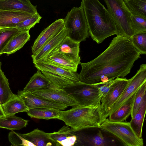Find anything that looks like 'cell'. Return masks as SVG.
<instances>
[{
  "mask_svg": "<svg viewBox=\"0 0 146 146\" xmlns=\"http://www.w3.org/2000/svg\"><path fill=\"white\" fill-rule=\"evenodd\" d=\"M131 20L134 35L146 32V17L132 14Z\"/></svg>",
  "mask_w": 146,
  "mask_h": 146,
  "instance_id": "836d02e7",
  "label": "cell"
},
{
  "mask_svg": "<svg viewBox=\"0 0 146 146\" xmlns=\"http://www.w3.org/2000/svg\"><path fill=\"white\" fill-rule=\"evenodd\" d=\"M137 91L121 107L110 115L108 118L109 121L115 122L124 121L131 115L133 104Z\"/></svg>",
  "mask_w": 146,
  "mask_h": 146,
  "instance_id": "44dd1931",
  "label": "cell"
},
{
  "mask_svg": "<svg viewBox=\"0 0 146 146\" xmlns=\"http://www.w3.org/2000/svg\"><path fill=\"white\" fill-rule=\"evenodd\" d=\"M2 64V63L1 62H0V69L1 68V66Z\"/></svg>",
  "mask_w": 146,
  "mask_h": 146,
  "instance_id": "f35d334b",
  "label": "cell"
},
{
  "mask_svg": "<svg viewBox=\"0 0 146 146\" xmlns=\"http://www.w3.org/2000/svg\"><path fill=\"white\" fill-rule=\"evenodd\" d=\"M30 92L44 100L68 106L74 107L78 104L77 102L68 95L63 89L47 88L35 90Z\"/></svg>",
  "mask_w": 146,
  "mask_h": 146,
  "instance_id": "8fae6325",
  "label": "cell"
},
{
  "mask_svg": "<svg viewBox=\"0 0 146 146\" xmlns=\"http://www.w3.org/2000/svg\"><path fill=\"white\" fill-rule=\"evenodd\" d=\"M90 35L98 44L113 35H117L115 24L108 11L98 0H83Z\"/></svg>",
  "mask_w": 146,
  "mask_h": 146,
  "instance_id": "7a4b0ae2",
  "label": "cell"
},
{
  "mask_svg": "<svg viewBox=\"0 0 146 146\" xmlns=\"http://www.w3.org/2000/svg\"></svg>",
  "mask_w": 146,
  "mask_h": 146,
  "instance_id": "60d3db41",
  "label": "cell"
},
{
  "mask_svg": "<svg viewBox=\"0 0 146 146\" xmlns=\"http://www.w3.org/2000/svg\"><path fill=\"white\" fill-rule=\"evenodd\" d=\"M19 31L15 28L0 29V55L10 39Z\"/></svg>",
  "mask_w": 146,
  "mask_h": 146,
  "instance_id": "d6a6232c",
  "label": "cell"
},
{
  "mask_svg": "<svg viewBox=\"0 0 146 146\" xmlns=\"http://www.w3.org/2000/svg\"><path fill=\"white\" fill-rule=\"evenodd\" d=\"M64 27L63 19H58L43 30L35 41L32 47V55L36 54Z\"/></svg>",
  "mask_w": 146,
  "mask_h": 146,
  "instance_id": "4fadbf2b",
  "label": "cell"
},
{
  "mask_svg": "<svg viewBox=\"0 0 146 146\" xmlns=\"http://www.w3.org/2000/svg\"><path fill=\"white\" fill-rule=\"evenodd\" d=\"M42 18V17L37 13L19 23L15 28L20 31H29L31 28L39 23Z\"/></svg>",
  "mask_w": 146,
  "mask_h": 146,
  "instance_id": "e575fe53",
  "label": "cell"
},
{
  "mask_svg": "<svg viewBox=\"0 0 146 146\" xmlns=\"http://www.w3.org/2000/svg\"><path fill=\"white\" fill-rule=\"evenodd\" d=\"M133 15L146 17V0H123Z\"/></svg>",
  "mask_w": 146,
  "mask_h": 146,
  "instance_id": "4dcf8cb0",
  "label": "cell"
},
{
  "mask_svg": "<svg viewBox=\"0 0 146 146\" xmlns=\"http://www.w3.org/2000/svg\"><path fill=\"white\" fill-rule=\"evenodd\" d=\"M33 15L24 12L0 9V29L15 28L17 24Z\"/></svg>",
  "mask_w": 146,
  "mask_h": 146,
  "instance_id": "e0dca14e",
  "label": "cell"
},
{
  "mask_svg": "<svg viewBox=\"0 0 146 146\" xmlns=\"http://www.w3.org/2000/svg\"><path fill=\"white\" fill-rule=\"evenodd\" d=\"M146 82H144L137 90L134 98L132 112L131 118L138 111L142 104L144 95L146 94Z\"/></svg>",
  "mask_w": 146,
  "mask_h": 146,
  "instance_id": "d590c367",
  "label": "cell"
},
{
  "mask_svg": "<svg viewBox=\"0 0 146 146\" xmlns=\"http://www.w3.org/2000/svg\"><path fill=\"white\" fill-rule=\"evenodd\" d=\"M71 128L64 126L58 131L49 133V137L62 146H73L76 136L71 133Z\"/></svg>",
  "mask_w": 146,
  "mask_h": 146,
  "instance_id": "7402d4cb",
  "label": "cell"
},
{
  "mask_svg": "<svg viewBox=\"0 0 146 146\" xmlns=\"http://www.w3.org/2000/svg\"><path fill=\"white\" fill-rule=\"evenodd\" d=\"M129 39L141 54H146V32L134 34Z\"/></svg>",
  "mask_w": 146,
  "mask_h": 146,
  "instance_id": "1f68e13d",
  "label": "cell"
},
{
  "mask_svg": "<svg viewBox=\"0 0 146 146\" xmlns=\"http://www.w3.org/2000/svg\"><path fill=\"white\" fill-rule=\"evenodd\" d=\"M129 82V79L123 78L102 97L99 110L103 122L110 114L112 106L122 94Z\"/></svg>",
  "mask_w": 146,
  "mask_h": 146,
  "instance_id": "9c48e42d",
  "label": "cell"
},
{
  "mask_svg": "<svg viewBox=\"0 0 146 146\" xmlns=\"http://www.w3.org/2000/svg\"><path fill=\"white\" fill-rule=\"evenodd\" d=\"M140 54L129 38L119 35L114 37L108 48L96 58L80 62V81L99 85L129 74Z\"/></svg>",
  "mask_w": 146,
  "mask_h": 146,
  "instance_id": "6da1fadb",
  "label": "cell"
},
{
  "mask_svg": "<svg viewBox=\"0 0 146 146\" xmlns=\"http://www.w3.org/2000/svg\"><path fill=\"white\" fill-rule=\"evenodd\" d=\"M80 45V42L74 41L66 36L60 45L51 53H60L78 65L81 62L79 55Z\"/></svg>",
  "mask_w": 146,
  "mask_h": 146,
  "instance_id": "9a60e30c",
  "label": "cell"
},
{
  "mask_svg": "<svg viewBox=\"0 0 146 146\" xmlns=\"http://www.w3.org/2000/svg\"><path fill=\"white\" fill-rule=\"evenodd\" d=\"M21 135L30 141L29 146H57V143L49 137V133L38 128Z\"/></svg>",
  "mask_w": 146,
  "mask_h": 146,
  "instance_id": "ac0fdd59",
  "label": "cell"
},
{
  "mask_svg": "<svg viewBox=\"0 0 146 146\" xmlns=\"http://www.w3.org/2000/svg\"><path fill=\"white\" fill-rule=\"evenodd\" d=\"M104 1L116 25L117 35L130 38L134 35L131 25L132 14L123 0H104Z\"/></svg>",
  "mask_w": 146,
  "mask_h": 146,
  "instance_id": "52a82bcc",
  "label": "cell"
},
{
  "mask_svg": "<svg viewBox=\"0 0 146 146\" xmlns=\"http://www.w3.org/2000/svg\"><path fill=\"white\" fill-rule=\"evenodd\" d=\"M66 36V30L64 26L36 54L31 55L33 64L40 62L47 57L60 45Z\"/></svg>",
  "mask_w": 146,
  "mask_h": 146,
  "instance_id": "5bb4252c",
  "label": "cell"
},
{
  "mask_svg": "<svg viewBox=\"0 0 146 146\" xmlns=\"http://www.w3.org/2000/svg\"><path fill=\"white\" fill-rule=\"evenodd\" d=\"M41 72L49 81L48 88L62 89L74 83L70 79L58 75L43 71Z\"/></svg>",
  "mask_w": 146,
  "mask_h": 146,
  "instance_id": "f546056e",
  "label": "cell"
},
{
  "mask_svg": "<svg viewBox=\"0 0 146 146\" xmlns=\"http://www.w3.org/2000/svg\"><path fill=\"white\" fill-rule=\"evenodd\" d=\"M27 113L31 118L48 120L58 119L59 110L53 109L36 108L29 110Z\"/></svg>",
  "mask_w": 146,
  "mask_h": 146,
  "instance_id": "83f0119b",
  "label": "cell"
},
{
  "mask_svg": "<svg viewBox=\"0 0 146 146\" xmlns=\"http://www.w3.org/2000/svg\"><path fill=\"white\" fill-rule=\"evenodd\" d=\"M67 36L72 40L80 43L90 35L87 24L82 7H73L64 19Z\"/></svg>",
  "mask_w": 146,
  "mask_h": 146,
  "instance_id": "8992f818",
  "label": "cell"
},
{
  "mask_svg": "<svg viewBox=\"0 0 146 146\" xmlns=\"http://www.w3.org/2000/svg\"><path fill=\"white\" fill-rule=\"evenodd\" d=\"M100 127L115 134L127 146H143V139L137 137L131 128L129 122H112L107 118Z\"/></svg>",
  "mask_w": 146,
  "mask_h": 146,
  "instance_id": "ba28073f",
  "label": "cell"
},
{
  "mask_svg": "<svg viewBox=\"0 0 146 146\" xmlns=\"http://www.w3.org/2000/svg\"><path fill=\"white\" fill-rule=\"evenodd\" d=\"M37 72L30 78L23 89L18 93H23L34 90L48 88L49 82L41 71L37 69Z\"/></svg>",
  "mask_w": 146,
  "mask_h": 146,
  "instance_id": "603a6c76",
  "label": "cell"
},
{
  "mask_svg": "<svg viewBox=\"0 0 146 146\" xmlns=\"http://www.w3.org/2000/svg\"><path fill=\"white\" fill-rule=\"evenodd\" d=\"M76 137L73 146H127L119 137L100 127L71 129Z\"/></svg>",
  "mask_w": 146,
  "mask_h": 146,
  "instance_id": "277c9868",
  "label": "cell"
},
{
  "mask_svg": "<svg viewBox=\"0 0 146 146\" xmlns=\"http://www.w3.org/2000/svg\"><path fill=\"white\" fill-rule=\"evenodd\" d=\"M0 9L35 15L38 13L36 6L29 0H0Z\"/></svg>",
  "mask_w": 146,
  "mask_h": 146,
  "instance_id": "2e32d148",
  "label": "cell"
},
{
  "mask_svg": "<svg viewBox=\"0 0 146 146\" xmlns=\"http://www.w3.org/2000/svg\"><path fill=\"white\" fill-rule=\"evenodd\" d=\"M58 119L74 130L100 127L103 123L99 106L91 107L77 105L66 111L59 110Z\"/></svg>",
  "mask_w": 146,
  "mask_h": 146,
  "instance_id": "3957f363",
  "label": "cell"
},
{
  "mask_svg": "<svg viewBox=\"0 0 146 146\" xmlns=\"http://www.w3.org/2000/svg\"><path fill=\"white\" fill-rule=\"evenodd\" d=\"M17 95L21 99L29 110L36 108L53 109L62 111L68 106L44 100L35 95L30 92L18 93Z\"/></svg>",
  "mask_w": 146,
  "mask_h": 146,
  "instance_id": "7c38bea8",
  "label": "cell"
},
{
  "mask_svg": "<svg viewBox=\"0 0 146 146\" xmlns=\"http://www.w3.org/2000/svg\"><path fill=\"white\" fill-rule=\"evenodd\" d=\"M1 106L6 116L15 115L20 112H27L29 110L23 100L17 95Z\"/></svg>",
  "mask_w": 146,
  "mask_h": 146,
  "instance_id": "484cf974",
  "label": "cell"
},
{
  "mask_svg": "<svg viewBox=\"0 0 146 146\" xmlns=\"http://www.w3.org/2000/svg\"><path fill=\"white\" fill-rule=\"evenodd\" d=\"M35 66L41 71L48 72L70 79L74 83L79 81V74L69 71L51 62L41 61L34 64Z\"/></svg>",
  "mask_w": 146,
  "mask_h": 146,
  "instance_id": "d6986e66",
  "label": "cell"
},
{
  "mask_svg": "<svg viewBox=\"0 0 146 146\" xmlns=\"http://www.w3.org/2000/svg\"><path fill=\"white\" fill-rule=\"evenodd\" d=\"M15 95L10 88L8 79L0 69V105H3Z\"/></svg>",
  "mask_w": 146,
  "mask_h": 146,
  "instance_id": "f1b7e54d",
  "label": "cell"
},
{
  "mask_svg": "<svg viewBox=\"0 0 146 146\" xmlns=\"http://www.w3.org/2000/svg\"><path fill=\"white\" fill-rule=\"evenodd\" d=\"M57 146H62L60 144L57 143Z\"/></svg>",
  "mask_w": 146,
  "mask_h": 146,
  "instance_id": "ab89813d",
  "label": "cell"
},
{
  "mask_svg": "<svg viewBox=\"0 0 146 146\" xmlns=\"http://www.w3.org/2000/svg\"><path fill=\"white\" fill-rule=\"evenodd\" d=\"M146 111V94L140 107L130 122L131 127L137 137L142 138V130Z\"/></svg>",
  "mask_w": 146,
  "mask_h": 146,
  "instance_id": "d4e9b609",
  "label": "cell"
},
{
  "mask_svg": "<svg viewBox=\"0 0 146 146\" xmlns=\"http://www.w3.org/2000/svg\"><path fill=\"white\" fill-rule=\"evenodd\" d=\"M29 31H19L13 36L2 52V54H10L22 48L30 39Z\"/></svg>",
  "mask_w": 146,
  "mask_h": 146,
  "instance_id": "ffe728a7",
  "label": "cell"
},
{
  "mask_svg": "<svg viewBox=\"0 0 146 146\" xmlns=\"http://www.w3.org/2000/svg\"><path fill=\"white\" fill-rule=\"evenodd\" d=\"M29 121L15 115L5 116L0 118V128L13 130H20L26 127Z\"/></svg>",
  "mask_w": 146,
  "mask_h": 146,
  "instance_id": "4316f807",
  "label": "cell"
},
{
  "mask_svg": "<svg viewBox=\"0 0 146 146\" xmlns=\"http://www.w3.org/2000/svg\"><path fill=\"white\" fill-rule=\"evenodd\" d=\"M122 78H117L114 80H110L106 83L97 85L98 87L102 97L105 96L109 90L121 81Z\"/></svg>",
  "mask_w": 146,
  "mask_h": 146,
  "instance_id": "8d00e7d4",
  "label": "cell"
},
{
  "mask_svg": "<svg viewBox=\"0 0 146 146\" xmlns=\"http://www.w3.org/2000/svg\"><path fill=\"white\" fill-rule=\"evenodd\" d=\"M6 116L3 111L2 108L0 105V118L3 116Z\"/></svg>",
  "mask_w": 146,
  "mask_h": 146,
  "instance_id": "74e56055",
  "label": "cell"
},
{
  "mask_svg": "<svg viewBox=\"0 0 146 146\" xmlns=\"http://www.w3.org/2000/svg\"><path fill=\"white\" fill-rule=\"evenodd\" d=\"M145 82L146 64H142L135 75L129 79V82L122 94L113 105L110 114L121 107Z\"/></svg>",
  "mask_w": 146,
  "mask_h": 146,
  "instance_id": "30bf717a",
  "label": "cell"
},
{
  "mask_svg": "<svg viewBox=\"0 0 146 146\" xmlns=\"http://www.w3.org/2000/svg\"><path fill=\"white\" fill-rule=\"evenodd\" d=\"M42 61L51 62L70 72L77 71L78 64L57 52H52Z\"/></svg>",
  "mask_w": 146,
  "mask_h": 146,
  "instance_id": "cb8c5ba5",
  "label": "cell"
},
{
  "mask_svg": "<svg viewBox=\"0 0 146 146\" xmlns=\"http://www.w3.org/2000/svg\"><path fill=\"white\" fill-rule=\"evenodd\" d=\"M66 93L78 103V105L91 107L100 106L102 98L98 86L80 81L64 88Z\"/></svg>",
  "mask_w": 146,
  "mask_h": 146,
  "instance_id": "5b68a950",
  "label": "cell"
}]
</instances>
